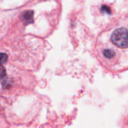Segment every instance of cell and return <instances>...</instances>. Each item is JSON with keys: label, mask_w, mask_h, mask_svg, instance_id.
<instances>
[{"label": "cell", "mask_w": 128, "mask_h": 128, "mask_svg": "<svg viewBox=\"0 0 128 128\" xmlns=\"http://www.w3.org/2000/svg\"><path fill=\"white\" fill-rule=\"evenodd\" d=\"M111 41L114 44L121 49L128 48V31L124 28L117 29L111 36Z\"/></svg>", "instance_id": "1"}, {"label": "cell", "mask_w": 128, "mask_h": 128, "mask_svg": "<svg viewBox=\"0 0 128 128\" xmlns=\"http://www.w3.org/2000/svg\"><path fill=\"white\" fill-rule=\"evenodd\" d=\"M33 11H25L22 14L23 20L26 21L27 23H31L33 21Z\"/></svg>", "instance_id": "2"}, {"label": "cell", "mask_w": 128, "mask_h": 128, "mask_svg": "<svg viewBox=\"0 0 128 128\" xmlns=\"http://www.w3.org/2000/svg\"><path fill=\"white\" fill-rule=\"evenodd\" d=\"M103 55L107 59H112L116 56V52L111 49H106L104 50Z\"/></svg>", "instance_id": "3"}, {"label": "cell", "mask_w": 128, "mask_h": 128, "mask_svg": "<svg viewBox=\"0 0 128 128\" xmlns=\"http://www.w3.org/2000/svg\"><path fill=\"white\" fill-rule=\"evenodd\" d=\"M6 71L5 68L2 64H0V80L3 79L6 76Z\"/></svg>", "instance_id": "4"}, {"label": "cell", "mask_w": 128, "mask_h": 128, "mask_svg": "<svg viewBox=\"0 0 128 128\" xmlns=\"http://www.w3.org/2000/svg\"><path fill=\"white\" fill-rule=\"evenodd\" d=\"M8 58V57L7 54H6L5 53H0V64L5 63L7 61Z\"/></svg>", "instance_id": "5"}, {"label": "cell", "mask_w": 128, "mask_h": 128, "mask_svg": "<svg viewBox=\"0 0 128 128\" xmlns=\"http://www.w3.org/2000/svg\"><path fill=\"white\" fill-rule=\"evenodd\" d=\"M101 10H102V11L108 12V13H110V12H111V10H110V8L107 6H102V8H101Z\"/></svg>", "instance_id": "6"}]
</instances>
